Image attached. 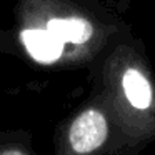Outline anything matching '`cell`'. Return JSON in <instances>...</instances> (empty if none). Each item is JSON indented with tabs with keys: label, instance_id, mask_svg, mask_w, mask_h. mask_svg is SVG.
I'll return each mask as SVG.
<instances>
[{
	"label": "cell",
	"instance_id": "1",
	"mask_svg": "<svg viewBox=\"0 0 155 155\" xmlns=\"http://www.w3.org/2000/svg\"><path fill=\"white\" fill-rule=\"evenodd\" d=\"M107 137V122L98 110H87L75 118L68 140L75 152L88 153L104 143Z\"/></svg>",
	"mask_w": 155,
	"mask_h": 155
},
{
	"label": "cell",
	"instance_id": "2",
	"mask_svg": "<svg viewBox=\"0 0 155 155\" xmlns=\"http://www.w3.org/2000/svg\"><path fill=\"white\" fill-rule=\"evenodd\" d=\"M27 52L40 64H52L64 52V42L52 35L47 28H28L22 34Z\"/></svg>",
	"mask_w": 155,
	"mask_h": 155
},
{
	"label": "cell",
	"instance_id": "3",
	"mask_svg": "<svg viewBox=\"0 0 155 155\" xmlns=\"http://www.w3.org/2000/svg\"><path fill=\"white\" fill-rule=\"evenodd\" d=\"M47 30L60 42L85 44L92 37V25L82 18H54L48 22Z\"/></svg>",
	"mask_w": 155,
	"mask_h": 155
},
{
	"label": "cell",
	"instance_id": "4",
	"mask_svg": "<svg viewBox=\"0 0 155 155\" xmlns=\"http://www.w3.org/2000/svg\"><path fill=\"white\" fill-rule=\"evenodd\" d=\"M124 90L135 108H147L152 102V88L138 70H127L124 75Z\"/></svg>",
	"mask_w": 155,
	"mask_h": 155
},
{
	"label": "cell",
	"instance_id": "5",
	"mask_svg": "<svg viewBox=\"0 0 155 155\" xmlns=\"http://www.w3.org/2000/svg\"><path fill=\"white\" fill-rule=\"evenodd\" d=\"M0 155H25V153L20 152V150H7V152H4V153H0Z\"/></svg>",
	"mask_w": 155,
	"mask_h": 155
}]
</instances>
